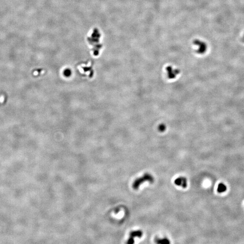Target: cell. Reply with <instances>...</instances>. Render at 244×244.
I'll list each match as a JSON object with an SVG mask.
<instances>
[{"mask_svg": "<svg viewBox=\"0 0 244 244\" xmlns=\"http://www.w3.org/2000/svg\"><path fill=\"white\" fill-rule=\"evenodd\" d=\"M243 41H244V35H243Z\"/></svg>", "mask_w": 244, "mask_h": 244, "instance_id": "9", "label": "cell"}, {"mask_svg": "<svg viewBox=\"0 0 244 244\" xmlns=\"http://www.w3.org/2000/svg\"><path fill=\"white\" fill-rule=\"evenodd\" d=\"M142 236V232L141 230L133 231L130 234V237L134 238L135 237L141 238Z\"/></svg>", "mask_w": 244, "mask_h": 244, "instance_id": "4", "label": "cell"}, {"mask_svg": "<svg viewBox=\"0 0 244 244\" xmlns=\"http://www.w3.org/2000/svg\"><path fill=\"white\" fill-rule=\"evenodd\" d=\"M147 181L150 183H153L154 181V178L150 174H145L143 176L137 178L133 183L132 187L134 189L137 190L142 184Z\"/></svg>", "mask_w": 244, "mask_h": 244, "instance_id": "1", "label": "cell"}, {"mask_svg": "<svg viewBox=\"0 0 244 244\" xmlns=\"http://www.w3.org/2000/svg\"><path fill=\"white\" fill-rule=\"evenodd\" d=\"M218 191L219 192H225L226 190V187L223 184H220L218 187Z\"/></svg>", "mask_w": 244, "mask_h": 244, "instance_id": "5", "label": "cell"}, {"mask_svg": "<svg viewBox=\"0 0 244 244\" xmlns=\"http://www.w3.org/2000/svg\"><path fill=\"white\" fill-rule=\"evenodd\" d=\"M64 75L66 76H69L71 75V71L69 70H66L64 72Z\"/></svg>", "mask_w": 244, "mask_h": 244, "instance_id": "7", "label": "cell"}, {"mask_svg": "<svg viewBox=\"0 0 244 244\" xmlns=\"http://www.w3.org/2000/svg\"><path fill=\"white\" fill-rule=\"evenodd\" d=\"M174 183L176 186H181L183 188H186L187 186V181L186 178L182 177H178L176 179Z\"/></svg>", "mask_w": 244, "mask_h": 244, "instance_id": "3", "label": "cell"}, {"mask_svg": "<svg viewBox=\"0 0 244 244\" xmlns=\"http://www.w3.org/2000/svg\"><path fill=\"white\" fill-rule=\"evenodd\" d=\"M194 44L198 46V49L197 52L198 54H204L207 50V45L206 43L202 40H196L194 41Z\"/></svg>", "mask_w": 244, "mask_h": 244, "instance_id": "2", "label": "cell"}, {"mask_svg": "<svg viewBox=\"0 0 244 244\" xmlns=\"http://www.w3.org/2000/svg\"><path fill=\"white\" fill-rule=\"evenodd\" d=\"M134 238L131 237L129 238V239L127 242V243L128 244H134Z\"/></svg>", "mask_w": 244, "mask_h": 244, "instance_id": "8", "label": "cell"}, {"mask_svg": "<svg viewBox=\"0 0 244 244\" xmlns=\"http://www.w3.org/2000/svg\"><path fill=\"white\" fill-rule=\"evenodd\" d=\"M156 242L158 244H170V240L167 238L158 239L156 240Z\"/></svg>", "mask_w": 244, "mask_h": 244, "instance_id": "6", "label": "cell"}]
</instances>
